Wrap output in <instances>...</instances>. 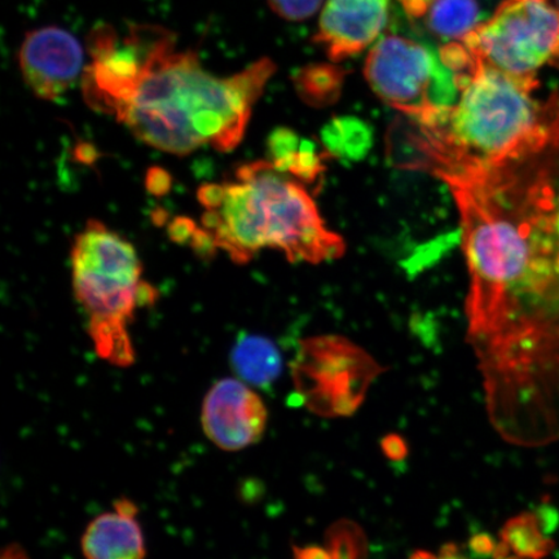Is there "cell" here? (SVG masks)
Instances as JSON below:
<instances>
[{
    "instance_id": "obj_22",
    "label": "cell",
    "mask_w": 559,
    "mask_h": 559,
    "mask_svg": "<svg viewBox=\"0 0 559 559\" xmlns=\"http://www.w3.org/2000/svg\"><path fill=\"white\" fill-rule=\"evenodd\" d=\"M384 456L393 461H402L407 457L408 445L401 436L390 435L382 439Z\"/></svg>"
},
{
    "instance_id": "obj_26",
    "label": "cell",
    "mask_w": 559,
    "mask_h": 559,
    "mask_svg": "<svg viewBox=\"0 0 559 559\" xmlns=\"http://www.w3.org/2000/svg\"><path fill=\"white\" fill-rule=\"evenodd\" d=\"M2 559H31L17 544H10L3 550Z\"/></svg>"
},
{
    "instance_id": "obj_1",
    "label": "cell",
    "mask_w": 559,
    "mask_h": 559,
    "mask_svg": "<svg viewBox=\"0 0 559 559\" xmlns=\"http://www.w3.org/2000/svg\"><path fill=\"white\" fill-rule=\"evenodd\" d=\"M471 275L467 341L506 442L559 440V94L540 134L488 169L443 179Z\"/></svg>"
},
{
    "instance_id": "obj_6",
    "label": "cell",
    "mask_w": 559,
    "mask_h": 559,
    "mask_svg": "<svg viewBox=\"0 0 559 559\" xmlns=\"http://www.w3.org/2000/svg\"><path fill=\"white\" fill-rule=\"evenodd\" d=\"M366 79L376 95L416 122H430L457 104L459 76L435 47L386 34L370 50Z\"/></svg>"
},
{
    "instance_id": "obj_14",
    "label": "cell",
    "mask_w": 559,
    "mask_h": 559,
    "mask_svg": "<svg viewBox=\"0 0 559 559\" xmlns=\"http://www.w3.org/2000/svg\"><path fill=\"white\" fill-rule=\"evenodd\" d=\"M424 19L426 29L447 45L463 41L488 17L484 0H435Z\"/></svg>"
},
{
    "instance_id": "obj_11",
    "label": "cell",
    "mask_w": 559,
    "mask_h": 559,
    "mask_svg": "<svg viewBox=\"0 0 559 559\" xmlns=\"http://www.w3.org/2000/svg\"><path fill=\"white\" fill-rule=\"evenodd\" d=\"M391 0H326L314 44L334 62L367 50L386 27Z\"/></svg>"
},
{
    "instance_id": "obj_23",
    "label": "cell",
    "mask_w": 559,
    "mask_h": 559,
    "mask_svg": "<svg viewBox=\"0 0 559 559\" xmlns=\"http://www.w3.org/2000/svg\"><path fill=\"white\" fill-rule=\"evenodd\" d=\"M195 229H198V226L190 218H177L169 226V235L171 240L178 243L191 242Z\"/></svg>"
},
{
    "instance_id": "obj_7",
    "label": "cell",
    "mask_w": 559,
    "mask_h": 559,
    "mask_svg": "<svg viewBox=\"0 0 559 559\" xmlns=\"http://www.w3.org/2000/svg\"><path fill=\"white\" fill-rule=\"evenodd\" d=\"M474 58L515 79L559 68V10L550 0H504L463 40Z\"/></svg>"
},
{
    "instance_id": "obj_17",
    "label": "cell",
    "mask_w": 559,
    "mask_h": 559,
    "mask_svg": "<svg viewBox=\"0 0 559 559\" xmlns=\"http://www.w3.org/2000/svg\"><path fill=\"white\" fill-rule=\"evenodd\" d=\"M297 93L310 105H328L338 99L344 70L333 64H311L293 76Z\"/></svg>"
},
{
    "instance_id": "obj_2",
    "label": "cell",
    "mask_w": 559,
    "mask_h": 559,
    "mask_svg": "<svg viewBox=\"0 0 559 559\" xmlns=\"http://www.w3.org/2000/svg\"><path fill=\"white\" fill-rule=\"evenodd\" d=\"M82 76L85 102L115 116L140 142L175 156L201 146L237 148L275 62L264 58L241 72L216 76L199 55L179 50L163 26L131 25L124 38L100 26L88 41Z\"/></svg>"
},
{
    "instance_id": "obj_4",
    "label": "cell",
    "mask_w": 559,
    "mask_h": 559,
    "mask_svg": "<svg viewBox=\"0 0 559 559\" xmlns=\"http://www.w3.org/2000/svg\"><path fill=\"white\" fill-rule=\"evenodd\" d=\"M198 198L206 210L202 228L215 249L237 264L248 263L263 249L311 264L345 254L344 239L325 226L304 185L270 159L237 167L225 183L200 187Z\"/></svg>"
},
{
    "instance_id": "obj_13",
    "label": "cell",
    "mask_w": 559,
    "mask_h": 559,
    "mask_svg": "<svg viewBox=\"0 0 559 559\" xmlns=\"http://www.w3.org/2000/svg\"><path fill=\"white\" fill-rule=\"evenodd\" d=\"M229 365L237 379L254 389H267L283 372V356L263 335L243 334L230 352Z\"/></svg>"
},
{
    "instance_id": "obj_16",
    "label": "cell",
    "mask_w": 559,
    "mask_h": 559,
    "mask_svg": "<svg viewBox=\"0 0 559 559\" xmlns=\"http://www.w3.org/2000/svg\"><path fill=\"white\" fill-rule=\"evenodd\" d=\"M554 548L555 544L543 534L539 516L522 513L501 528L493 559H545Z\"/></svg>"
},
{
    "instance_id": "obj_3",
    "label": "cell",
    "mask_w": 559,
    "mask_h": 559,
    "mask_svg": "<svg viewBox=\"0 0 559 559\" xmlns=\"http://www.w3.org/2000/svg\"><path fill=\"white\" fill-rule=\"evenodd\" d=\"M537 86L539 81L515 79L477 59L454 107L430 122L409 118L402 126L393 139L395 163L440 180L504 163L547 121L548 100L533 97Z\"/></svg>"
},
{
    "instance_id": "obj_10",
    "label": "cell",
    "mask_w": 559,
    "mask_h": 559,
    "mask_svg": "<svg viewBox=\"0 0 559 559\" xmlns=\"http://www.w3.org/2000/svg\"><path fill=\"white\" fill-rule=\"evenodd\" d=\"M21 74L39 99H59L85 72V52L80 40L58 26L26 34L19 52Z\"/></svg>"
},
{
    "instance_id": "obj_25",
    "label": "cell",
    "mask_w": 559,
    "mask_h": 559,
    "mask_svg": "<svg viewBox=\"0 0 559 559\" xmlns=\"http://www.w3.org/2000/svg\"><path fill=\"white\" fill-rule=\"evenodd\" d=\"M411 19H423L435 0H397Z\"/></svg>"
},
{
    "instance_id": "obj_15",
    "label": "cell",
    "mask_w": 559,
    "mask_h": 559,
    "mask_svg": "<svg viewBox=\"0 0 559 559\" xmlns=\"http://www.w3.org/2000/svg\"><path fill=\"white\" fill-rule=\"evenodd\" d=\"M270 160L280 171L312 183L323 171V157L309 140L289 129H277L269 139Z\"/></svg>"
},
{
    "instance_id": "obj_19",
    "label": "cell",
    "mask_w": 559,
    "mask_h": 559,
    "mask_svg": "<svg viewBox=\"0 0 559 559\" xmlns=\"http://www.w3.org/2000/svg\"><path fill=\"white\" fill-rule=\"evenodd\" d=\"M325 548L332 559H368V537L360 524L342 519L325 533Z\"/></svg>"
},
{
    "instance_id": "obj_12",
    "label": "cell",
    "mask_w": 559,
    "mask_h": 559,
    "mask_svg": "<svg viewBox=\"0 0 559 559\" xmlns=\"http://www.w3.org/2000/svg\"><path fill=\"white\" fill-rule=\"evenodd\" d=\"M139 508L128 499H117L111 512L96 515L82 535L85 559H145L146 544Z\"/></svg>"
},
{
    "instance_id": "obj_9",
    "label": "cell",
    "mask_w": 559,
    "mask_h": 559,
    "mask_svg": "<svg viewBox=\"0 0 559 559\" xmlns=\"http://www.w3.org/2000/svg\"><path fill=\"white\" fill-rule=\"evenodd\" d=\"M267 425L262 396L237 377L214 382L202 401L201 428L222 451L240 452L260 443Z\"/></svg>"
},
{
    "instance_id": "obj_27",
    "label": "cell",
    "mask_w": 559,
    "mask_h": 559,
    "mask_svg": "<svg viewBox=\"0 0 559 559\" xmlns=\"http://www.w3.org/2000/svg\"><path fill=\"white\" fill-rule=\"evenodd\" d=\"M557 2H558V5H559V0H557Z\"/></svg>"
},
{
    "instance_id": "obj_24",
    "label": "cell",
    "mask_w": 559,
    "mask_h": 559,
    "mask_svg": "<svg viewBox=\"0 0 559 559\" xmlns=\"http://www.w3.org/2000/svg\"><path fill=\"white\" fill-rule=\"evenodd\" d=\"M292 548L295 559H332L330 551L319 545H293Z\"/></svg>"
},
{
    "instance_id": "obj_18",
    "label": "cell",
    "mask_w": 559,
    "mask_h": 559,
    "mask_svg": "<svg viewBox=\"0 0 559 559\" xmlns=\"http://www.w3.org/2000/svg\"><path fill=\"white\" fill-rule=\"evenodd\" d=\"M326 148L341 157L359 158L370 146L367 126L356 118H335L323 131Z\"/></svg>"
},
{
    "instance_id": "obj_5",
    "label": "cell",
    "mask_w": 559,
    "mask_h": 559,
    "mask_svg": "<svg viewBox=\"0 0 559 559\" xmlns=\"http://www.w3.org/2000/svg\"><path fill=\"white\" fill-rule=\"evenodd\" d=\"M142 262L132 243L103 225L88 221L72 249L73 288L87 317L95 353L118 368L136 361L130 324L140 305Z\"/></svg>"
},
{
    "instance_id": "obj_21",
    "label": "cell",
    "mask_w": 559,
    "mask_h": 559,
    "mask_svg": "<svg viewBox=\"0 0 559 559\" xmlns=\"http://www.w3.org/2000/svg\"><path fill=\"white\" fill-rule=\"evenodd\" d=\"M146 190H148L156 198H163L171 188V177L160 167H152L146 173L145 178Z\"/></svg>"
},
{
    "instance_id": "obj_20",
    "label": "cell",
    "mask_w": 559,
    "mask_h": 559,
    "mask_svg": "<svg viewBox=\"0 0 559 559\" xmlns=\"http://www.w3.org/2000/svg\"><path fill=\"white\" fill-rule=\"evenodd\" d=\"M325 0H269L271 10L286 21H305L317 13Z\"/></svg>"
},
{
    "instance_id": "obj_8",
    "label": "cell",
    "mask_w": 559,
    "mask_h": 559,
    "mask_svg": "<svg viewBox=\"0 0 559 559\" xmlns=\"http://www.w3.org/2000/svg\"><path fill=\"white\" fill-rule=\"evenodd\" d=\"M290 372L307 409L320 417L340 418L361 407L384 369L352 341L323 335L300 342Z\"/></svg>"
}]
</instances>
